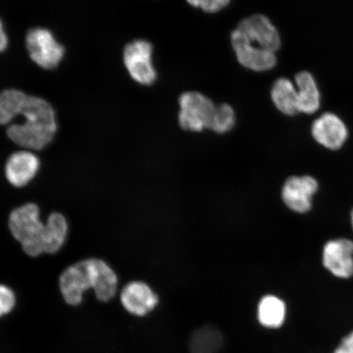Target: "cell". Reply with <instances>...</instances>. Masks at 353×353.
Segmentation results:
<instances>
[{
  "instance_id": "6da1fadb",
  "label": "cell",
  "mask_w": 353,
  "mask_h": 353,
  "mask_svg": "<svg viewBox=\"0 0 353 353\" xmlns=\"http://www.w3.org/2000/svg\"><path fill=\"white\" fill-rule=\"evenodd\" d=\"M0 125H8V138L28 151L48 147L57 130L56 114L48 101L16 90L0 92Z\"/></svg>"
},
{
  "instance_id": "7a4b0ae2",
  "label": "cell",
  "mask_w": 353,
  "mask_h": 353,
  "mask_svg": "<svg viewBox=\"0 0 353 353\" xmlns=\"http://www.w3.org/2000/svg\"><path fill=\"white\" fill-rule=\"evenodd\" d=\"M8 228L29 257L50 254V232L46 222L41 220V209L35 203H26L12 210L8 215Z\"/></svg>"
},
{
  "instance_id": "3957f363",
  "label": "cell",
  "mask_w": 353,
  "mask_h": 353,
  "mask_svg": "<svg viewBox=\"0 0 353 353\" xmlns=\"http://www.w3.org/2000/svg\"><path fill=\"white\" fill-rule=\"evenodd\" d=\"M179 123L186 131L201 132L209 130L216 108L209 98L199 92H184L179 99Z\"/></svg>"
},
{
  "instance_id": "277c9868",
  "label": "cell",
  "mask_w": 353,
  "mask_h": 353,
  "mask_svg": "<svg viewBox=\"0 0 353 353\" xmlns=\"http://www.w3.org/2000/svg\"><path fill=\"white\" fill-rule=\"evenodd\" d=\"M26 43L30 59L43 69L56 68L63 59V46L47 29L34 28L29 30Z\"/></svg>"
},
{
  "instance_id": "5b68a950",
  "label": "cell",
  "mask_w": 353,
  "mask_h": 353,
  "mask_svg": "<svg viewBox=\"0 0 353 353\" xmlns=\"http://www.w3.org/2000/svg\"><path fill=\"white\" fill-rule=\"evenodd\" d=\"M236 30L250 46L257 50L276 54L281 48L280 34L266 16L254 14L246 17Z\"/></svg>"
},
{
  "instance_id": "8992f818",
  "label": "cell",
  "mask_w": 353,
  "mask_h": 353,
  "mask_svg": "<svg viewBox=\"0 0 353 353\" xmlns=\"http://www.w3.org/2000/svg\"><path fill=\"white\" fill-rule=\"evenodd\" d=\"M152 44L144 39H136L127 44L123 50V63L132 79L142 85H152L157 74L152 64Z\"/></svg>"
},
{
  "instance_id": "52a82bcc",
  "label": "cell",
  "mask_w": 353,
  "mask_h": 353,
  "mask_svg": "<svg viewBox=\"0 0 353 353\" xmlns=\"http://www.w3.org/2000/svg\"><path fill=\"white\" fill-rule=\"evenodd\" d=\"M319 189V183L311 176H292L282 187V201L295 213L304 214L312 208L313 196Z\"/></svg>"
},
{
  "instance_id": "ba28073f",
  "label": "cell",
  "mask_w": 353,
  "mask_h": 353,
  "mask_svg": "<svg viewBox=\"0 0 353 353\" xmlns=\"http://www.w3.org/2000/svg\"><path fill=\"white\" fill-rule=\"evenodd\" d=\"M59 289L68 305L78 306L83 302V295L92 289L90 273L83 259L70 265L61 273Z\"/></svg>"
},
{
  "instance_id": "9c48e42d",
  "label": "cell",
  "mask_w": 353,
  "mask_h": 353,
  "mask_svg": "<svg viewBox=\"0 0 353 353\" xmlns=\"http://www.w3.org/2000/svg\"><path fill=\"white\" fill-rule=\"evenodd\" d=\"M41 161L28 150L13 152L8 157L4 165V175L7 182L15 188L28 186L39 173Z\"/></svg>"
},
{
  "instance_id": "30bf717a",
  "label": "cell",
  "mask_w": 353,
  "mask_h": 353,
  "mask_svg": "<svg viewBox=\"0 0 353 353\" xmlns=\"http://www.w3.org/2000/svg\"><path fill=\"white\" fill-rule=\"evenodd\" d=\"M120 299L123 307L136 316H147L159 303L158 295L152 287L140 281H131L123 287Z\"/></svg>"
},
{
  "instance_id": "8fae6325",
  "label": "cell",
  "mask_w": 353,
  "mask_h": 353,
  "mask_svg": "<svg viewBox=\"0 0 353 353\" xmlns=\"http://www.w3.org/2000/svg\"><path fill=\"white\" fill-rule=\"evenodd\" d=\"M90 273L92 289L97 299L101 302H109L116 297L118 291L117 272L103 259L88 258L83 259Z\"/></svg>"
},
{
  "instance_id": "7c38bea8",
  "label": "cell",
  "mask_w": 353,
  "mask_h": 353,
  "mask_svg": "<svg viewBox=\"0 0 353 353\" xmlns=\"http://www.w3.org/2000/svg\"><path fill=\"white\" fill-rule=\"evenodd\" d=\"M324 267L339 278L353 276V242L338 239L326 243L322 257Z\"/></svg>"
},
{
  "instance_id": "4fadbf2b",
  "label": "cell",
  "mask_w": 353,
  "mask_h": 353,
  "mask_svg": "<svg viewBox=\"0 0 353 353\" xmlns=\"http://www.w3.org/2000/svg\"><path fill=\"white\" fill-rule=\"evenodd\" d=\"M231 43L238 61L246 68L262 72L272 69L276 64V54L250 46L236 29L231 34Z\"/></svg>"
},
{
  "instance_id": "5bb4252c",
  "label": "cell",
  "mask_w": 353,
  "mask_h": 353,
  "mask_svg": "<svg viewBox=\"0 0 353 353\" xmlns=\"http://www.w3.org/2000/svg\"><path fill=\"white\" fill-rule=\"evenodd\" d=\"M313 138L330 150H338L345 143L347 130L341 118L333 113H325L313 123Z\"/></svg>"
},
{
  "instance_id": "9a60e30c",
  "label": "cell",
  "mask_w": 353,
  "mask_h": 353,
  "mask_svg": "<svg viewBox=\"0 0 353 353\" xmlns=\"http://www.w3.org/2000/svg\"><path fill=\"white\" fill-rule=\"evenodd\" d=\"M298 92L299 112L313 114L319 110L321 94L314 77L307 72H300L295 77Z\"/></svg>"
},
{
  "instance_id": "2e32d148",
  "label": "cell",
  "mask_w": 353,
  "mask_h": 353,
  "mask_svg": "<svg viewBox=\"0 0 353 353\" xmlns=\"http://www.w3.org/2000/svg\"><path fill=\"white\" fill-rule=\"evenodd\" d=\"M271 97L276 108L286 116L299 112L297 88L290 79H278L272 86Z\"/></svg>"
},
{
  "instance_id": "e0dca14e",
  "label": "cell",
  "mask_w": 353,
  "mask_h": 353,
  "mask_svg": "<svg viewBox=\"0 0 353 353\" xmlns=\"http://www.w3.org/2000/svg\"><path fill=\"white\" fill-rule=\"evenodd\" d=\"M258 320L263 327L277 329L283 325L286 306L283 300L275 295H266L260 300L257 312Z\"/></svg>"
},
{
  "instance_id": "ac0fdd59",
  "label": "cell",
  "mask_w": 353,
  "mask_h": 353,
  "mask_svg": "<svg viewBox=\"0 0 353 353\" xmlns=\"http://www.w3.org/2000/svg\"><path fill=\"white\" fill-rule=\"evenodd\" d=\"M223 345L221 331L212 325L203 326L190 339V353H218Z\"/></svg>"
},
{
  "instance_id": "d6986e66",
  "label": "cell",
  "mask_w": 353,
  "mask_h": 353,
  "mask_svg": "<svg viewBox=\"0 0 353 353\" xmlns=\"http://www.w3.org/2000/svg\"><path fill=\"white\" fill-rule=\"evenodd\" d=\"M236 123V114L230 105L221 104L216 105L209 130L225 134L232 130Z\"/></svg>"
},
{
  "instance_id": "ffe728a7",
  "label": "cell",
  "mask_w": 353,
  "mask_h": 353,
  "mask_svg": "<svg viewBox=\"0 0 353 353\" xmlns=\"http://www.w3.org/2000/svg\"><path fill=\"white\" fill-rule=\"evenodd\" d=\"M17 297L10 286L0 283V317L10 314L14 309Z\"/></svg>"
},
{
  "instance_id": "44dd1931",
  "label": "cell",
  "mask_w": 353,
  "mask_h": 353,
  "mask_svg": "<svg viewBox=\"0 0 353 353\" xmlns=\"http://www.w3.org/2000/svg\"><path fill=\"white\" fill-rule=\"evenodd\" d=\"M190 6L200 8L203 11L214 13L223 10L230 3V0H187Z\"/></svg>"
},
{
  "instance_id": "7402d4cb",
  "label": "cell",
  "mask_w": 353,
  "mask_h": 353,
  "mask_svg": "<svg viewBox=\"0 0 353 353\" xmlns=\"http://www.w3.org/2000/svg\"><path fill=\"white\" fill-rule=\"evenodd\" d=\"M334 353H353V331L342 339Z\"/></svg>"
},
{
  "instance_id": "603a6c76",
  "label": "cell",
  "mask_w": 353,
  "mask_h": 353,
  "mask_svg": "<svg viewBox=\"0 0 353 353\" xmlns=\"http://www.w3.org/2000/svg\"><path fill=\"white\" fill-rule=\"evenodd\" d=\"M8 44V37L6 32H4L2 21L0 19V52L6 50Z\"/></svg>"
},
{
  "instance_id": "cb8c5ba5",
  "label": "cell",
  "mask_w": 353,
  "mask_h": 353,
  "mask_svg": "<svg viewBox=\"0 0 353 353\" xmlns=\"http://www.w3.org/2000/svg\"><path fill=\"white\" fill-rule=\"evenodd\" d=\"M352 227H353V211H352Z\"/></svg>"
}]
</instances>
